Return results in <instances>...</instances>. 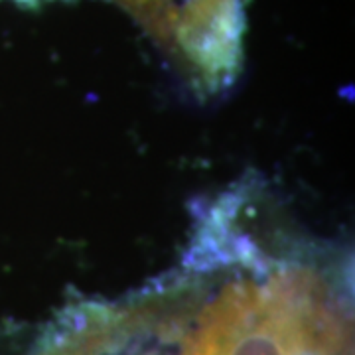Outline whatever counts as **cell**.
Wrapping results in <instances>:
<instances>
[{"label": "cell", "mask_w": 355, "mask_h": 355, "mask_svg": "<svg viewBox=\"0 0 355 355\" xmlns=\"http://www.w3.org/2000/svg\"><path fill=\"white\" fill-rule=\"evenodd\" d=\"M330 318L306 275L231 284L205 308L184 355H334Z\"/></svg>", "instance_id": "cell-1"}, {"label": "cell", "mask_w": 355, "mask_h": 355, "mask_svg": "<svg viewBox=\"0 0 355 355\" xmlns=\"http://www.w3.org/2000/svg\"><path fill=\"white\" fill-rule=\"evenodd\" d=\"M146 26L158 42L170 48L182 22L229 0H116Z\"/></svg>", "instance_id": "cell-2"}]
</instances>
